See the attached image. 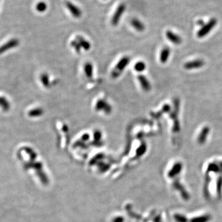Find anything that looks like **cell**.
<instances>
[{
	"label": "cell",
	"instance_id": "6da1fadb",
	"mask_svg": "<svg viewBox=\"0 0 222 222\" xmlns=\"http://www.w3.org/2000/svg\"><path fill=\"white\" fill-rule=\"evenodd\" d=\"M130 58L127 56H124L120 59V61L117 63L114 68L113 69L112 73V77L114 79L119 77L121 73L124 71L125 68L127 67L130 62Z\"/></svg>",
	"mask_w": 222,
	"mask_h": 222
},
{
	"label": "cell",
	"instance_id": "7a4b0ae2",
	"mask_svg": "<svg viewBox=\"0 0 222 222\" xmlns=\"http://www.w3.org/2000/svg\"><path fill=\"white\" fill-rule=\"evenodd\" d=\"M217 23V21L215 19H212L210 20V21L205 24L198 32L197 35L199 38H203V37L205 36L207 34H209L211 30L215 27Z\"/></svg>",
	"mask_w": 222,
	"mask_h": 222
},
{
	"label": "cell",
	"instance_id": "3957f363",
	"mask_svg": "<svg viewBox=\"0 0 222 222\" xmlns=\"http://www.w3.org/2000/svg\"><path fill=\"white\" fill-rule=\"evenodd\" d=\"M125 9H126V5L124 3H121L118 6L116 12L114 13L113 16L112 20H111V24H112L113 26H117L119 24L120 19L123 14L124 13Z\"/></svg>",
	"mask_w": 222,
	"mask_h": 222
},
{
	"label": "cell",
	"instance_id": "277c9868",
	"mask_svg": "<svg viewBox=\"0 0 222 222\" xmlns=\"http://www.w3.org/2000/svg\"><path fill=\"white\" fill-rule=\"evenodd\" d=\"M65 6L70 11L71 14L73 17L76 19H79L81 17L82 15V12L81 9L77 7L76 5H74L70 2H65Z\"/></svg>",
	"mask_w": 222,
	"mask_h": 222
},
{
	"label": "cell",
	"instance_id": "5b68a950",
	"mask_svg": "<svg viewBox=\"0 0 222 222\" xmlns=\"http://www.w3.org/2000/svg\"><path fill=\"white\" fill-rule=\"evenodd\" d=\"M95 108L96 110L104 111L106 114H109L112 111V107H111L110 104L103 99H99L97 101Z\"/></svg>",
	"mask_w": 222,
	"mask_h": 222
},
{
	"label": "cell",
	"instance_id": "8992f818",
	"mask_svg": "<svg viewBox=\"0 0 222 222\" xmlns=\"http://www.w3.org/2000/svg\"><path fill=\"white\" fill-rule=\"evenodd\" d=\"M204 65V62L201 59H196L187 62L184 64V67L187 70H193L202 67Z\"/></svg>",
	"mask_w": 222,
	"mask_h": 222
},
{
	"label": "cell",
	"instance_id": "52a82bcc",
	"mask_svg": "<svg viewBox=\"0 0 222 222\" xmlns=\"http://www.w3.org/2000/svg\"><path fill=\"white\" fill-rule=\"evenodd\" d=\"M19 44V41L17 39H12L11 40H9L5 44H4L3 46L0 47V54H3L7 51L15 48Z\"/></svg>",
	"mask_w": 222,
	"mask_h": 222
},
{
	"label": "cell",
	"instance_id": "ba28073f",
	"mask_svg": "<svg viewBox=\"0 0 222 222\" xmlns=\"http://www.w3.org/2000/svg\"><path fill=\"white\" fill-rule=\"evenodd\" d=\"M138 80L140 83L142 89L145 91H149L151 89V85L150 80L146 77L142 75H139L138 77Z\"/></svg>",
	"mask_w": 222,
	"mask_h": 222
},
{
	"label": "cell",
	"instance_id": "9c48e42d",
	"mask_svg": "<svg viewBox=\"0 0 222 222\" xmlns=\"http://www.w3.org/2000/svg\"><path fill=\"white\" fill-rule=\"evenodd\" d=\"M165 36L167 37V39L172 43L175 44V45H179L181 43V37L175 33L174 32L170 31V30H167L165 33Z\"/></svg>",
	"mask_w": 222,
	"mask_h": 222
},
{
	"label": "cell",
	"instance_id": "30bf717a",
	"mask_svg": "<svg viewBox=\"0 0 222 222\" xmlns=\"http://www.w3.org/2000/svg\"><path fill=\"white\" fill-rule=\"evenodd\" d=\"M209 133H210V128L209 127L205 126L202 128L198 138V141L200 144H202L206 141L207 138L209 135Z\"/></svg>",
	"mask_w": 222,
	"mask_h": 222
},
{
	"label": "cell",
	"instance_id": "8fae6325",
	"mask_svg": "<svg viewBox=\"0 0 222 222\" xmlns=\"http://www.w3.org/2000/svg\"><path fill=\"white\" fill-rule=\"evenodd\" d=\"M183 169V165L181 162H176L172 167V168L169 171L168 176L175 177V176L179 175Z\"/></svg>",
	"mask_w": 222,
	"mask_h": 222
},
{
	"label": "cell",
	"instance_id": "7c38bea8",
	"mask_svg": "<svg viewBox=\"0 0 222 222\" xmlns=\"http://www.w3.org/2000/svg\"><path fill=\"white\" fill-rule=\"evenodd\" d=\"M170 56V50L168 47H164L161 51L160 53V61L162 64L166 63Z\"/></svg>",
	"mask_w": 222,
	"mask_h": 222
},
{
	"label": "cell",
	"instance_id": "4fadbf2b",
	"mask_svg": "<svg viewBox=\"0 0 222 222\" xmlns=\"http://www.w3.org/2000/svg\"><path fill=\"white\" fill-rule=\"evenodd\" d=\"M131 25L137 31L139 32H142L145 29L144 24L136 18H134L131 20Z\"/></svg>",
	"mask_w": 222,
	"mask_h": 222
},
{
	"label": "cell",
	"instance_id": "5bb4252c",
	"mask_svg": "<svg viewBox=\"0 0 222 222\" xmlns=\"http://www.w3.org/2000/svg\"><path fill=\"white\" fill-rule=\"evenodd\" d=\"M174 187L177 190L180 191V193L184 200H188L190 199V195L188 193L179 182H176L174 184Z\"/></svg>",
	"mask_w": 222,
	"mask_h": 222
},
{
	"label": "cell",
	"instance_id": "9a60e30c",
	"mask_svg": "<svg viewBox=\"0 0 222 222\" xmlns=\"http://www.w3.org/2000/svg\"><path fill=\"white\" fill-rule=\"evenodd\" d=\"M76 40L79 43L81 48H83L85 51L90 50L91 48V44L89 42L86 40L85 39H83L82 36H78L76 39Z\"/></svg>",
	"mask_w": 222,
	"mask_h": 222
},
{
	"label": "cell",
	"instance_id": "2e32d148",
	"mask_svg": "<svg viewBox=\"0 0 222 222\" xmlns=\"http://www.w3.org/2000/svg\"><path fill=\"white\" fill-rule=\"evenodd\" d=\"M211 220V216L209 214L195 216L190 220V222H209Z\"/></svg>",
	"mask_w": 222,
	"mask_h": 222
},
{
	"label": "cell",
	"instance_id": "e0dca14e",
	"mask_svg": "<svg viewBox=\"0 0 222 222\" xmlns=\"http://www.w3.org/2000/svg\"><path fill=\"white\" fill-rule=\"evenodd\" d=\"M84 72L88 78H91L93 75V66L91 62H87L84 65Z\"/></svg>",
	"mask_w": 222,
	"mask_h": 222
},
{
	"label": "cell",
	"instance_id": "ac0fdd59",
	"mask_svg": "<svg viewBox=\"0 0 222 222\" xmlns=\"http://www.w3.org/2000/svg\"><path fill=\"white\" fill-rule=\"evenodd\" d=\"M44 111L42 108H36L30 110L28 114L31 117H40L43 114Z\"/></svg>",
	"mask_w": 222,
	"mask_h": 222
},
{
	"label": "cell",
	"instance_id": "d6986e66",
	"mask_svg": "<svg viewBox=\"0 0 222 222\" xmlns=\"http://www.w3.org/2000/svg\"><path fill=\"white\" fill-rule=\"evenodd\" d=\"M134 68L137 72L141 73L144 72L146 68V63L143 61H138L134 65Z\"/></svg>",
	"mask_w": 222,
	"mask_h": 222
},
{
	"label": "cell",
	"instance_id": "ffe728a7",
	"mask_svg": "<svg viewBox=\"0 0 222 222\" xmlns=\"http://www.w3.org/2000/svg\"><path fill=\"white\" fill-rule=\"evenodd\" d=\"M0 107L5 111H8L9 109L10 104L5 98L0 97Z\"/></svg>",
	"mask_w": 222,
	"mask_h": 222
},
{
	"label": "cell",
	"instance_id": "44dd1931",
	"mask_svg": "<svg viewBox=\"0 0 222 222\" xmlns=\"http://www.w3.org/2000/svg\"><path fill=\"white\" fill-rule=\"evenodd\" d=\"M36 9L37 11H39L40 13H43L47 9V5L45 2H39L37 3V5L36 6Z\"/></svg>",
	"mask_w": 222,
	"mask_h": 222
},
{
	"label": "cell",
	"instance_id": "7402d4cb",
	"mask_svg": "<svg viewBox=\"0 0 222 222\" xmlns=\"http://www.w3.org/2000/svg\"><path fill=\"white\" fill-rule=\"evenodd\" d=\"M174 218L176 222H188V218L184 215L180 213H176L174 215Z\"/></svg>",
	"mask_w": 222,
	"mask_h": 222
},
{
	"label": "cell",
	"instance_id": "603a6c76",
	"mask_svg": "<svg viewBox=\"0 0 222 222\" xmlns=\"http://www.w3.org/2000/svg\"><path fill=\"white\" fill-rule=\"evenodd\" d=\"M41 81H42L43 85L45 87H49V86H50L49 77L46 73H43V75L41 76Z\"/></svg>",
	"mask_w": 222,
	"mask_h": 222
},
{
	"label": "cell",
	"instance_id": "cb8c5ba5",
	"mask_svg": "<svg viewBox=\"0 0 222 222\" xmlns=\"http://www.w3.org/2000/svg\"><path fill=\"white\" fill-rule=\"evenodd\" d=\"M71 46H72L74 49H75V50H76V51L77 53H80L82 48H81V46H80V45L79 43V42H78L76 40H73V41L71 42Z\"/></svg>",
	"mask_w": 222,
	"mask_h": 222
},
{
	"label": "cell",
	"instance_id": "d4e9b609",
	"mask_svg": "<svg viewBox=\"0 0 222 222\" xmlns=\"http://www.w3.org/2000/svg\"><path fill=\"white\" fill-rule=\"evenodd\" d=\"M222 188V177H220L217 180V184H216V190L218 191V194H220Z\"/></svg>",
	"mask_w": 222,
	"mask_h": 222
},
{
	"label": "cell",
	"instance_id": "484cf974",
	"mask_svg": "<svg viewBox=\"0 0 222 222\" xmlns=\"http://www.w3.org/2000/svg\"><path fill=\"white\" fill-rule=\"evenodd\" d=\"M218 164H219V165H220V167L221 169L222 170V161L219 162H218Z\"/></svg>",
	"mask_w": 222,
	"mask_h": 222
}]
</instances>
